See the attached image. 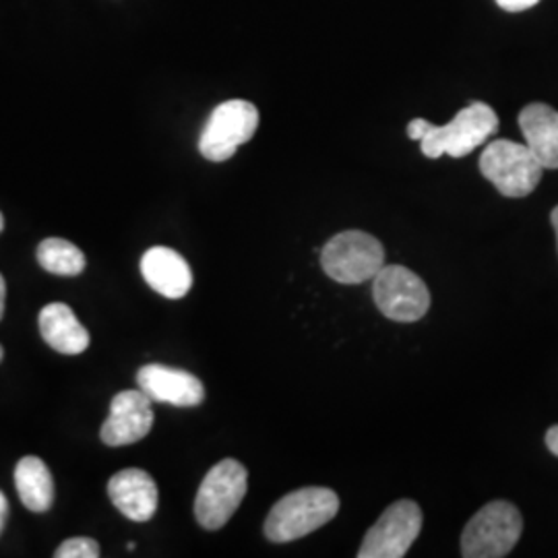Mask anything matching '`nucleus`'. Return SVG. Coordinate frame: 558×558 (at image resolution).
Returning a JSON list of instances; mask_svg holds the SVG:
<instances>
[{
  "label": "nucleus",
  "mask_w": 558,
  "mask_h": 558,
  "mask_svg": "<svg viewBox=\"0 0 558 558\" xmlns=\"http://www.w3.org/2000/svg\"><path fill=\"white\" fill-rule=\"evenodd\" d=\"M497 131L499 117L484 101L465 106L445 126H437L424 119H414L408 124V137L420 141L422 154L430 160H437L440 156L465 158L482 143L490 140Z\"/></svg>",
  "instance_id": "obj_1"
},
{
  "label": "nucleus",
  "mask_w": 558,
  "mask_h": 558,
  "mask_svg": "<svg viewBox=\"0 0 558 558\" xmlns=\"http://www.w3.org/2000/svg\"><path fill=\"white\" fill-rule=\"evenodd\" d=\"M338 511L339 497L331 488H300L274 505L265 519V536L276 544L304 538L329 523Z\"/></svg>",
  "instance_id": "obj_2"
},
{
  "label": "nucleus",
  "mask_w": 558,
  "mask_h": 558,
  "mask_svg": "<svg viewBox=\"0 0 558 558\" xmlns=\"http://www.w3.org/2000/svg\"><path fill=\"white\" fill-rule=\"evenodd\" d=\"M523 532L518 507L507 500H493L482 507L461 534V555L465 558L507 557Z\"/></svg>",
  "instance_id": "obj_3"
},
{
  "label": "nucleus",
  "mask_w": 558,
  "mask_h": 558,
  "mask_svg": "<svg viewBox=\"0 0 558 558\" xmlns=\"http://www.w3.org/2000/svg\"><path fill=\"white\" fill-rule=\"evenodd\" d=\"M480 172L495 184L502 197L521 199L536 191L544 166L527 145L499 140L482 151Z\"/></svg>",
  "instance_id": "obj_4"
},
{
  "label": "nucleus",
  "mask_w": 558,
  "mask_h": 558,
  "mask_svg": "<svg viewBox=\"0 0 558 558\" xmlns=\"http://www.w3.org/2000/svg\"><path fill=\"white\" fill-rule=\"evenodd\" d=\"M320 265L325 274L338 283H364L375 279L385 267V248L379 240L366 232H339L323 246Z\"/></svg>",
  "instance_id": "obj_5"
},
{
  "label": "nucleus",
  "mask_w": 558,
  "mask_h": 558,
  "mask_svg": "<svg viewBox=\"0 0 558 558\" xmlns=\"http://www.w3.org/2000/svg\"><path fill=\"white\" fill-rule=\"evenodd\" d=\"M248 490L246 468L236 459L216 463L203 478L195 499V518L201 527L216 532L236 513Z\"/></svg>",
  "instance_id": "obj_6"
},
{
  "label": "nucleus",
  "mask_w": 558,
  "mask_h": 558,
  "mask_svg": "<svg viewBox=\"0 0 558 558\" xmlns=\"http://www.w3.org/2000/svg\"><path fill=\"white\" fill-rule=\"evenodd\" d=\"M259 129V110L246 100H228L220 104L199 137V151L205 160H230L240 145L255 137Z\"/></svg>",
  "instance_id": "obj_7"
},
{
  "label": "nucleus",
  "mask_w": 558,
  "mask_h": 558,
  "mask_svg": "<svg viewBox=\"0 0 558 558\" xmlns=\"http://www.w3.org/2000/svg\"><path fill=\"white\" fill-rule=\"evenodd\" d=\"M373 296L387 319L398 323L420 320L430 308V292L424 279L401 265H385L375 276Z\"/></svg>",
  "instance_id": "obj_8"
},
{
  "label": "nucleus",
  "mask_w": 558,
  "mask_h": 558,
  "mask_svg": "<svg viewBox=\"0 0 558 558\" xmlns=\"http://www.w3.org/2000/svg\"><path fill=\"white\" fill-rule=\"evenodd\" d=\"M422 509L414 500L393 502L379 521L366 532L360 546V558H401L418 538Z\"/></svg>",
  "instance_id": "obj_9"
},
{
  "label": "nucleus",
  "mask_w": 558,
  "mask_h": 558,
  "mask_svg": "<svg viewBox=\"0 0 558 558\" xmlns=\"http://www.w3.org/2000/svg\"><path fill=\"white\" fill-rule=\"evenodd\" d=\"M154 426L151 399L141 389L120 391L110 403V414L101 424L100 437L108 447H124L145 439Z\"/></svg>",
  "instance_id": "obj_10"
},
{
  "label": "nucleus",
  "mask_w": 558,
  "mask_h": 558,
  "mask_svg": "<svg viewBox=\"0 0 558 558\" xmlns=\"http://www.w3.org/2000/svg\"><path fill=\"white\" fill-rule=\"evenodd\" d=\"M137 385L151 401L179 408H193L205 399V387L195 375L163 364H147L140 368Z\"/></svg>",
  "instance_id": "obj_11"
},
{
  "label": "nucleus",
  "mask_w": 558,
  "mask_h": 558,
  "mask_svg": "<svg viewBox=\"0 0 558 558\" xmlns=\"http://www.w3.org/2000/svg\"><path fill=\"white\" fill-rule=\"evenodd\" d=\"M108 495L120 513L131 521H149L158 511V484L140 468H126L108 482Z\"/></svg>",
  "instance_id": "obj_12"
},
{
  "label": "nucleus",
  "mask_w": 558,
  "mask_h": 558,
  "mask_svg": "<svg viewBox=\"0 0 558 558\" xmlns=\"http://www.w3.org/2000/svg\"><path fill=\"white\" fill-rule=\"evenodd\" d=\"M141 276L163 299H184L193 286L191 265L168 246H154L143 255Z\"/></svg>",
  "instance_id": "obj_13"
},
{
  "label": "nucleus",
  "mask_w": 558,
  "mask_h": 558,
  "mask_svg": "<svg viewBox=\"0 0 558 558\" xmlns=\"http://www.w3.org/2000/svg\"><path fill=\"white\" fill-rule=\"evenodd\" d=\"M519 126L525 145L544 170H558V112L548 104L534 101L519 112Z\"/></svg>",
  "instance_id": "obj_14"
},
{
  "label": "nucleus",
  "mask_w": 558,
  "mask_h": 558,
  "mask_svg": "<svg viewBox=\"0 0 558 558\" xmlns=\"http://www.w3.org/2000/svg\"><path fill=\"white\" fill-rule=\"evenodd\" d=\"M40 333L44 341L66 356H77L89 348V331L81 325L73 308L64 302H52L40 313Z\"/></svg>",
  "instance_id": "obj_15"
},
{
  "label": "nucleus",
  "mask_w": 558,
  "mask_h": 558,
  "mask_svg": "<svg viewBox=\"0 0 558 558\" xmlns=\"http://www.w3.org/2000/svg\"><path fill=\"white\" fill-rule=\"evenodd\" d=\"M20 499L32 513H46L54 502V480L48 465L36 456L21 459L15 468Z\"/></svg>",
  "instance_id": "obj_16"
},
{
  "label": "nucleus",
  "mask_w": 558,
  "mask_h": 558,
  "mask_svg": "<svg viewBox=\"0 0 558 558\" xmlns=\"http://www.w3.org/2000/svg\"><path fill=\"white\" fill-rule=\"evenodd\" d=\"M36 257L41 269L54 276L73 278V276H80L85 269V255L81 253L80 246L64 239L41 240Z\"/></svg>",
  "instance_id": "obj_17"
},
{
  "label": "nucleus",
  "mask_w": 558,
  "mask_h": 558,
  "mask_svg": "<svg viewBox=\"0 0 558 558\" xmlns=\"http://www.w3.org/2000/svg\"><path fill=\"white\" fill-rule=\"evenodd\" d=\"M100 555V544L92 538L66 539L54 553L57 558H98Z\"/></svg>",
  "instance_id": "obj_18"
},
{
  "label": "nucleus",
  "mask_w": 558,
  "mask_h": 558,
  "mask_svg": "<svg viewBox=\"0 0 558 558\" xmlns=\"http://www.w3.org/2000/svg\"><path fill=\"white\" fill-rule=\"evenodd\" d=\"M539 0H497L502 11H509V13H521V11H527L532 7H536Z\"/></svg>",
  "instance_id": "obj_19"
},
{
  "label": "nucleus",
  "mask_w": 558,
  "mask_h": 558,
  "mask_svg": "<svg viewBox=\"0 0 558 558\" xmlns=\"http://www.w3.org/2000/svg\"><path fill=\"white\" fill-rule=\"evenodd\" d=\"M546 447L550 449L553 456L558 458V424L553 426V428H548V433H546Z\"/></svg>",
  "instance_id": "obj_20"
},
{
  "label": "nucleus",
  "mask_w": 558,
  "mask_h": 558,
  "mask_svg": "<svg viewBox=\"0 0 558 558\" xmlns=\"http://www.w3.org/2000/svg\"><path fill=\"white\" fill-rule=\"evenodd\" d=\"M7 518H9V500L0 493V534H2V530H4Z\"/></svg>",
  "instance_id": "obj_21"
},
{
  "label": "nucleus",
  "mask_w": 558,
  "mask_h": 558,
  "mask_svg": "<svg viewBox=\"0 0 558 558\" xmlns=\"http://www.w3.org/2000/svg\"><path fill=\"white\" fill-rule=\"evenodd\" d=\"M4 300H7V281L0 274V320L4 317Z\"/></svg>",
  "instance_id": "obj_22"
},
{
  "label": "nucleus",
  "mask_w": 558,
  "mask_h": 558,
  "mask_svg": "<svg viewBox=\"0 0 558 558\" xmlns=\"http://www.w3.org/2000/svg\"><path fill=\"white\" fill-rule=\"evenodd\" d=\"M550 221H553V228H555V232H557L558 240V205L553 209V214H550Z\"/></svg>",
  "instance_id": "obj_23"
},
{
  "label": "nucleus",
  "mask_w": 558,
  "mask_h": 558,
  "mask_svg": "<svg viewBox=\"0 0 558 558\" xmlns=\"http://www.w3.org/2000/svg\"><path fill=\"white\" fill-rule=\"evenodd\" d=\"M135 546H137L135 542H129V544H126V550H135Z\"/></svg>",
  "instance_id": "obj_24"
},
{
  "label": "nucleus",
  "mask_w": 558,
  "mask_h": 558,
  "mask_svg": "<svg viewBox=\"0 0 558 558\" xmlns=\"http://www.w3.org/2000/svg\"><path fill=\"white\" fill-rule=\"evenodd\" d=\"M4 230V218H2V214H0V232Z\"/></svg>",
  "instance_id": "obj_25"
},
{
  "label": "nucleus",
  "mask_w": 558,
  "mask_h": 558,
  "mask_svg": "<svg viewBox=\"0 0 558 558\" xmlns=\"http://www.w3.org/2000/svg\"><path fill=\"white\" fill-rule=\"evenodd\" d=\"M2 356H4V352H2V345H0V362H2Z\"/></svg>",
  "instance_id": "obj_26"
}]
</instances>
